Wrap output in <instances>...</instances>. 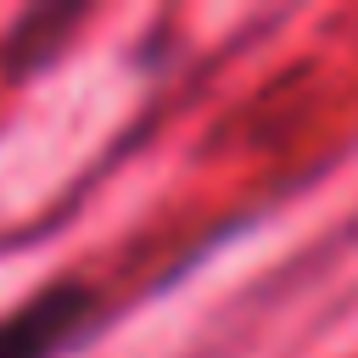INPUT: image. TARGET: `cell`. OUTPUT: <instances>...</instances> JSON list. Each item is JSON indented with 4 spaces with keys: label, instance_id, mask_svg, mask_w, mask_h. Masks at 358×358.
<instances>
[{
    "label": "cell",
    "instance_id": "obj_1",
    "mask_svg": "<svg viewBox=\"0 0 358 358\" xmlns=\"http://www.w3.org/2000/svg\"><path fill=\"white\" fill-rule=\"evenodd\" d=\"M101 291L84 280H50L0 319V358H62L101 324Z\"/></svg>",
    "mask_w": 358,
    "mask_h": 358
}]
</instances>
